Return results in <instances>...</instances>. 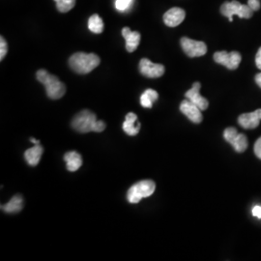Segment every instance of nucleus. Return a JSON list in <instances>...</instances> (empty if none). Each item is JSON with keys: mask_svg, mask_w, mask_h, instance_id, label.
<instances>
[{"mask_svg": "<svg viewBox=\"0 0 261 261\" xmlns=\"http://www.w3.org/2000/svg\"><path fill=\"white\" fill-rule=\"evenodd\" d=\"M72 127L74 130L82 134L90 132L101 133L106 129V123L98 120L93 112L88 110H84L79 112L74 117L72 121Z\"/></svg>", "mask_w": 261, "mask_h": 261, "instance_id": "f257e3e1", "label": "nucleus"}, {"mask_svg": "<svg viewBox=\"0 0 261 261\" xmlns=\"http://www.w3.org/2000/svg\"><path fill=\"white\" fill-rule=\"evenodd\" d=\"M100 57L95 54L76 53L70 57L69 65L71 69L81 75L92 72L100 64Z\"/></svg>", "mask_w": 261, "mask_h": 261, "instance_id": "f03ea898", "label": "nucleus"}, {"mask_svg": "<svg viewBox=\"0 0 261 261\" xmlns=\"http://www.w3.org/2000/svg\"><path fill=\"white\" fill-rule=\"evenodd\" d=\"M38 81L46 88L47 97L53 100L62 98L66 93V85L56 75L49 74L47 71L41 69L36 74Z\"/></svg>", "mask_w": 261, "mask_h": 261, "instance_id": "7ed1b4c3", "label": "nucleus"}, {"mask_svg": "<svg viewBox=\"0 0 261 261\" xmlns=\"http://www.w3.org/2000/svg\"><path fill=\"white\" fill-rule=\"evenodd\" d=\"M156 185L152 180H142L130 187L127 193V199L130 203H139L142 198L152 196Z\"/></svg>", "mask_w": 261, "mask_h": 261, "instance_id": "20e7f679", "label": "nucleus"}, {"mask_svg": "<svg viewBox=\"0 0 261 261\" xmlns=\"http://www.w3.org/2000/svg\"><path fill=\"white\" fill-rule=\"evenodd\" d=\"M221 13L229 19V21H233V16H237L240 19H251L253 11L248 4L245 5L237 0H232L224 2L221 6Z\"/></svg>", "mask_w": 261, "mask_h": 261, "instance_id": "39448f33", "label": "nucleus"}, {"mask_svg": "<svg viewBox=\"0 0 261 261\" xmlns=\"http://www.w3.org/2000/svg\"><path fill=\"white\" fill-rule=\"evenodd\" d=\"M224 140L229 142L238 153H242L248 148V139L244 134L238 133L233 127H229L224 132Z\"/></svg>", "mask_w": 261, "mask_h": 261, "instance_id": "423d86ee", "label": "nucleus"}, {"mask_svg": "<svg viewBox=\"0 0 261 261\" xmlns=\"http://www.w3.org/2000/svg\"><path fill=\"white\" fill-rule=\"evenodd\" d=\"M181 47L189 57L203 56L207 53V46L204 42L192 40L190 38H181Z\"/></svg>", "mask_w": 261, "mask_h": 261, "instance_id": "0eeeda50", "label": "nucleus"}, {"mask_svg": "<svg viewBox=\"0 0 261 261\" xmlns=\"http://www.w3.org/2000/svg\"><path fill=\"white\" fill-rule=\"evenodd\" d=\"M214 60L229 70H236L242 60V56L238 51H217L214 54Z\"/></svg>", "mask_w": 261, "mask_h": 261, "instance_id": "6e6552de", "label": "nucleus"}, {"mask_svg": "<svg viewBox=\"0 0 261 261\" xmlns=\"http://www.w3.org/2000/svg\"><path fill=\"white\" fill-rule=\"evenodd\" d=\"M140 74L149 79H157L165 74V66L156 64L147 58H142L140 62Z\"/></svg>", "mask_w": 261, "mask_h": 261, "instance_id": "1a4fd4ad", "label": "nucleus"}, {"mask_svg": "<svg viewBox=\"0 0 261 261\" xmlns=\"http://www.w3.org/2000/svg\"><path fill=\"white\" fill-rule=\"evenodd\" d=\"M180 112H182L184 115H186L189 120L196 124L202 121L201 110L195 103L189 101L188 99L182 101V103L180 105Z\"/></svg>", "mask_w": 261, "mask_h": 261, "instance_id": "9d476101", "label": "nucleus"}, {"mask_svg": "<svg viewBox=\"0 0 261 261\" xmlns=\"http://www.w3.org/2000/svg\"><path fill=\"white\" fill-rule=\"evenodd\" d=\"M200 86L201 85L199 83H195L193 84V87L187 91L185 96L189 101L195 103L201 111H205L209 106V103H208V100L203 98L199 93Z\"/></svg>", "mask_w": 261, "mask_h": 261, "instance_id": "9b49d317", "label": "nucleus"}, {"mask_svg": "<svg viewBox=\"0 0 261 261\" xmlns=\"http://www.w3.org/2000/svg\"><path fill=\"white\" fill-rule=\"evenodd\" d=\"M186 13L185 11L179 7H173L168 10L164 15V22L169 28L178 27L185 19Z\"/></svg>", "mask_w": 261, "mask_h": 261, "instance_id": "f8f14e48", "label": "nucleus"}, {"mask_svg": "<svg viewBox=\"0 0 261 261\" xmlns=\"http://www.w3.org/2000/svg\"><path fill=\"white\" fill-rule=\"evenodd\" d=\"M122 35L126 41V49L129 53L135 51L140 42V33L138 31H132L129 28H124L122 29Z\"/></svg>", "mask_w": 261, "mask_h": 261, "instance_id": "ddd939ff", "label": "nucleus"}, {"mask_svg": "<svg viewBox=\"0 0 261 261\" xmlns=\"http://www.w3.org/2000/svg\"><path fill=\"white\" fill-rule=\"evenodd\" d=\"M261 118L257 111L250 113H244L238 117V123L244 129H255L260 122Z\"/></svg>", "mask_w": 261, "mask_h": 261, "instance_id": "4468645a", "label": "nucleus"}, {"mask_svg": "<svg viewBox=\"0 0 261 261\" xmlns=\"http://www.w3.org/2000/svg\"><path fill=\"white\" fill-rule=\"evenodd\" d=\"M123 130L129 136H137L140 130V123L138 122V115L129 112L123 123Z\"/></svg>", "mask_w": 261, "mask_h": 261, "instance_id": "2eb2a0df", "label": "nucleus"}, {"mask_svg": "<svg viewBox=\"0 0 261 261\" xmlns=\"http://www.w3.org/2000/svg\"><path fill=\"white\" fill-rule=\"evenodd\" d=\"M43 153H44V148L40 144H35L33 147L25 151L24 158L29 166L36 167L41 160Z\"/></svg>", "mask_w": 261, "mask_h": 261, "instance_id": "dca6fc26", "label": "nucleus"}, {"mask_svg": "<svg viewBox=\"0 0 261 261\" xmlns=\"http://www.w3.org/2000/svg\"><path fill=\"white\" fill-rule=\"evenodd\" d=\"M64 161L67 164V169L69 171H76L83 165V158L82 156L75 152V151H70L66 153L64 156Z\"/></svg>", "mask_w": 261, "mask_h": 261, "instance_id": "f3484780", "label": "nucleus"}, {"mask_svg": "<svg viewBox=\"0 0 261 261\" xmlns=\"http://www.w3.org/2000/svg\"><path fill=\"white\" fill-rule=\"evenodd\" d=\"M23 207V198L20 195L13 196L5 205L1 206V209L8 214H15L21 211Z\"/></svg>", "mask_w": 261, "mask_h": 261, "instance_id": "a211bd4d", "label": "nucleus"}, {"mask_svg": "<svg viewBox=\"0 0 261 261\" xmlns=\"http://www.w3.org/2000/svg\"><path fill=\"white\" fill-rule=\"evenodd\" d=\"M159 98V94L157 91L153 89H146L140 97V105L145 109H151L153 107V103L157 101Z\"/></svg>", "mask_w": 261, "mask_h": 261, "instance_id": "6ab92c4d", "label": "nucleus"}, {"mask_svg": "<svg viewBox=\"0 0 261 261\" xmlns=\"http://www.w3.org/2000/svg\"><path fill=\"white\" fill-rule=\"evenodd\" d=\"M88 28L91 32H93L95 34L102 33L103 30V19H101L100 16L97 14L92 15L88 19Z\"/></svg>", "mask_w": 261, "mask_h": 261, "instance_id": "aec40b11", "label": "nucleus"}, {"mask_svg": "<svg viewBox=\"0 0 261 261\" xmlns=\"http://www.w3.org/2000/svg\"><path fill=\"white\" fill-rule=\"evenodd\" d=\"M56 8L61 13H67L75 7V0H55Z\"/></svg>", "mask_w": 261, "mask_h": 261, "instance_id": "412c9836", "label": "nucleus"}, {"mask_svg": "<svg viewBox=\"0 0 261 261\" xmlns=\"http://www.w3.org/2000/svg\"><path fill=\"white\" fill-rule=\"evenodd\" d=\"M8 53V45L4 38L0 37V60H3Z\"/></svg>", "mask_w": 261, "mask_h": 261, "instance_id": "4be33fe9", "label": "nucleus"}, {"mask_svg": "<svg viewBox=\"0 0 261 261\" xmlns=\"http://www.w3.org/2000/svg\"><path fill=\"white\" fill-rule=\"evenodd\" d=\"M133 0H116L115 7L118 11H125L130 7V3Z\"/></svg>", "mask_w": 261, "mask_h": 261, "instance_id": "5701e85b", "label": "nucleus"}, {"mask_svg": "<svg viewBox=\"0 0 261 261\" xmlns=\"http://www.w3.org/2000/svg\"><path fill=\"white\" fill-rule=\"evenodd\" d=\"M248 5L253 12H256L260 9V2L259 0H248Z\"/></svg>", "mask_w": 261, "mask_h": 261, "instance_id": "b1692460", "label": "nucleus"}, {"mask_svg": "<svg viewBox=\"0 0 261 261\" xmlns=\"http://www.w3.org/2000/svg\"><path fill=\"white\" fill-rule=\"evenodd\" d=\"M254 154L256 155V157L261 160V137L256 140L255 144H254Z\"/></svg>", "mask_w": 261, "mask_h": 261, "instance_id": "393cba45", "label": "nucleus"}, {"mask_svg": "<svg viewBox=\"0 0 261 261\" xmlns=\"http://www.w3.org/2000/svg\"><path fill=\"white\" fill-rule=\"evenodd\" d=\"M252 213L254 217L261 219V206H254L252 208Z\"/></svg>", "mask_w": 261, "mask_h": 261, "instance_id": "a878e982", "label": "nucleus"}, {"mask_svg": "<svg viewBox=\"0 0 261 261\" xmlns=\"http://www.w3.org/2000/svg\"><path fill=\"white\" fill-rule=\"evenodd\" d=\"M255 64H256V67L261 70V47L258 48L257 54L255 56Z\"/></svg>", "mask_w": 261, "mask_h": 261, "instance_id": "bb28decb", "label": "nucleus"}, {"mask_svg": "<svg viewBox=\"0 0 261 261\" xmlns=\"http://www.w3.org/2000/svg\"><path fill=\"white\" fill-rule=\"evenodd\" d=\"M254 80H255V83L257 84V85H258L259 87H261V73L255 75V79H254Z\"/></svg>", "mask_w": 261, "mask_h": 261, "instance_id": "cd10ccee", "label": "nucleus"}, {"mask_svg": "<svg viewBox=\"0 0 261 261\" xmlns=\"http://www.w3.org/2000/svg\"><path fill=\"white\" fill-rule=\"evenodd\" d=\"M30 141H31L32 143H34V144H40L39 140H35V139H33V138H31V139H30Z\"/></svg>", "mask_w": 261, "mask_h": 261, "instance_id": "c85d7f7f", "label": "nucleus"}]
</instances>
